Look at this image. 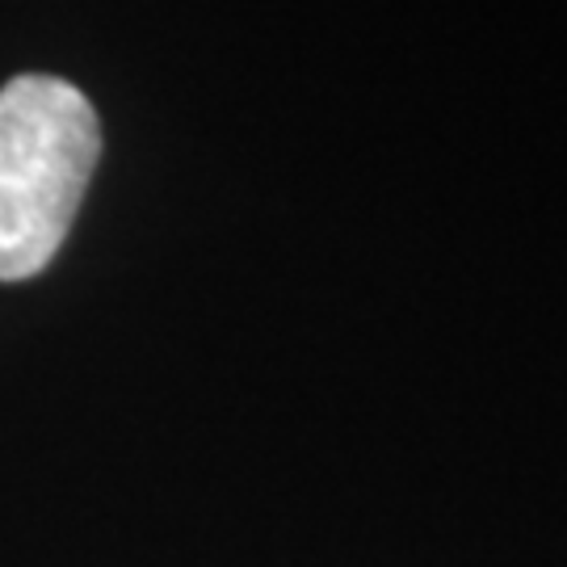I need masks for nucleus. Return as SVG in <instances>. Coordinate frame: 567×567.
I'll return each instance as SVG.
<instances>
[{
    "label": "nucleus",
    "instance_id": "obj_1",
    "mask_svg": "<svg viewBox=\"0 0 567 567\" xmlns=\"http://www.w3.org/2000/svg\"><path fill=\"white\" fill-rule=\"evenodd\" d=\"M97 161L102 122L76 84L18 76L0 89V282L55 261Z\"/></svg>",
    "mask_w": 567,
    "mask_h": 567
}]
</instances>
